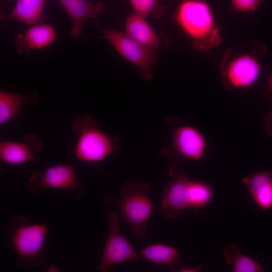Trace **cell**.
Masks as SVG:
<instances>
[{
	"instance_id": "5",
	"label": "cell",
	"mask_w": 272,
	"mask_h": 272,
	"mask_svg": "<svg viewBox=\"0 0 272 272\" xmlns=\"http://www.w3.org/2000/svg\"><path fill=\"white\" fill-rule=\"evenodd\" d=\"M222 81L229 90L245 88L253 85L258 79L260 65L252 53H236L227 50L221 62Z\"/></svg>"
},
{
	"instance_id": "12",
	"label": "cell",
	"mask_w": 272,
	"mask_h": 272,
	"mask_svg": "<svg viewBox=\"0 0 272 272\" xmlns=\"http://www.w3.org/2000/svg\"><path fill=\"white\" fill-rule=\"evenodd\" d=\"M42 146L41 139L33 134L26 135L22 142H3L0 143V159L11 164L34 161L35 154Z\"/></svg>"
},
{
	"instance_id": "11",
	"label": "cell",
	"mask_w": 272,
	"mask_h": 272,
	"mask_svg": "<svg viewBox=\"0 0 272 272\" xmlns=\"http://www.w3.org/2000/svg\"><path fill=\"white\" fill-rule=\"evenodd\" d=\"M56 38V33L52 26L38 23L31 25L24 33L18 34L14 39V43L20 54L28 53L32 50L48 47Z\"/></svg>"
},
{
	"instance_id": "15",
	"label": "cell",
	"mask_w": 272,
	"mask_h": 272,
	"mask_svg": "<svg viewBox=\"0 0 272 272\" xmlns=\"http://www.w3.org/2000/svg\"><path fill=\"white\" fill-rule=\"evenodd\" d=\"M125 29L128 35L154 53L160 49V39L145 17L130 15L125 21Z\"/></svg>"
},
{
	"instance_id": "16",
	"label": "cell",
	"mask_w": 272,
	"mask_h": 272,
	"mask_svg": "<svg viewBox=\"0 0 272 272\" xmlns=\"http://www.w3.org/2000/svg\"><path fill=\"white\" fill-rule=\"evenodd\" d=\"M46 0H17L14 9L3 20H14L28 25H34L45 18L44 9Z\"/></svg>"
},
{
	"instance_id": "13",
	"label": "cell",
	"mask_w": 272,
	"mask_h": 272,
	"mask_svg": "<svg viewBox=\"0 0 272 272\" xmlns=\"http://www.w3.org/2000/svg\"><path fill=\"white\" fill-rule=\"evenodd\" d=\"M69 16L73 27L71 36L79 38L86 22L94 19L101 14L104 9L103 3L93 4L87 0H58Z\"/></svg>"
},
{
	"instance_id": "2",
	"label": "cell",
	"mask_w": 272,
	"mask_h": 272,
	"mask_svg": "<svg viewBox=\"0 0 272 272\" xmlns=\"http://www.w3.org/2000/svg\"><path fill=\"white\" fill-rule=\"evenodd\" d=\"M150 194L147 183L128 182L120 188L119 198L109 195L103 197L105 204L118 209L133 236L139 241L145 238L147 222L153 209Z\"/></svg>"
},
{
	"instance_id": "17",
	"label": "cell",
	"mask_w": 272,
	"mask_h": 272,
	"mask_svg": "<svg viewBox=\"0 0 272 272\" xmlns=\"http://www.w3.org/2000/svg\"><path fill=\"white\" fill-rule=\"evenodd\" d=\"M38 95L34 91L25 94H18L0 91V124L16 118L22 106L28 103L37 102Z\"/></svg>"
},
{
	"instance_id": "23",
	"label": "cell",
	"mask_w": 272,
	"mask_h": 272,
	"mask_svg": "<svg viewBox=\"0 0 272 272\" xmlns=\"http://www.w3.org/2000/svg\"><path fill=\"white\" fill-rule=\"evenodd\" d=\"M268 76V84L266 88L263 92V95L267 100L272 99V73L265 70Z\"/></svg>"
},
{
	"instance_id": "25",
	"label": "cell",
	"mask_w": 272,
	"mask_h": 272,
	"mask_svg": "<svg viewBox=\"0 0 272 272\" xmlns=\"http://www.w3.org/2000/svg\"><path fill=\"white\" fill-rule=\"evenodd\" d=\"M202 267L201 265H197L196 267L191 268H182L180 269V271H197L200 270Z\"/></svg>"
},
{
	"instance_id": "18",
	"label": "cell",
	"mask_w": 272,
	"mask_h": 272,
	"mask_svg": "<svg viewBox=\"0 0 272 272\" xmlns=\"http://www.w3.org/2000/svg\"><path fill=\"white\" fill-rule=\"evenodd\" d=\"M140 255L147 260L157 264H166L173 271L179 258V250L162 243L149 245L140 251Z\"/></svg>"
},
{
	"instance_id": "1",
	"label": "cell",
	"mask_w": 272,
	"mask_h": 272,
	"mask_svg": "<svg viewBox=\"0 0 272 272\" xmlns=\"http://www.w3.org/2000/svg\"><path fill=\"white\" fill-rule=\"evenodd\" d=\"M181 29L192 40L193 47L206 51L219 45L222 38L212 11L203 0H182L174 14Z\"/></svg>"
},
{
	"instance_id": "22",
	"label": "cell",
	"mask_w": 272,
	"mask_h": 272,
	"mask_svg": "<svg viewBox=\"0 0 272 272\" xmlns=\"http://www.w3.org/2000/svg\"><path fill=\"white\" fill-rule=\"evenodd\" d=\"M262 0H231L233 9L236 12H248L257 9Z\"/></svg>"
},
{
	"instance_id": "3",
	"label": "cell",
	"mask_w": 272,
	"mask_h": 272,
	"mask_svg": "<svg viewBox=\"0 0 272 272\" xmlns=\"http://www.w3.org/2000/svg\"><path fill=\"white\" fill-rule=\"evenodd\" d=\"M47 230V225L30 223L23 216H17L7 225L6 231L16 253V267H29L42 263L45 254L44 243Z\"/></svg>"
},
{
	"instance_id": "7",
	"label": "cell",
	"mask_w": 272,
	"mask_h": 272,
	"mask_svg": "<svg viewBox=\"0 0 272 272\" xmlns=\"http://www.w3.org/2000/svg\"><path fill=\"white\" fill-rule=\"evenodd\" d=\"M112 46L125 59L140 69V76L146 80L153 77L152 66L156 61L155 53L126 33L100 27Z\"/></svg>"
},
{
	"instance_id": "6",
	"label": "cell",
	"mask_w": 272,
	"mask_h": 272,
	"mask_svg": "<svg viewBox=\"0 0 272 272\" xmlns=\"http://www.w3.org/2000/svg\"><path fill=\"white\" fill-rule=\"evenodd\" d=\"M170 181L162 193L161 213L168 219H177L186 209H192L191 180L178 166L173 164L170 168Z\"/></svg>"
},
{
	"instance_id": "14",
	"label": "cell",
	"mask_w": 272,
	"mask_h": 272,
	"mask_svg": "<svg viewBox=\"0 0 272 272\" xmlns=\"http://www.w3.org/2000/svg\"><path fill=\"white\" fill-rule=\"evenodd\" d=\"M242 182L259 208L272 209V172L255 173L243 178Z\"/></svg>"
},
{
	"instance_id": "8",
	"label": "cell",
	"mask_w": 272,
	"mask_h": 272,
	"mask_svg": "<svg viewBox=\"0 0 272 272\" xmlns=\"http://www.w3.org/2000/svg\"><path fill=\"white\" fill-rule=\"evenodd\" d=\"M167 124L172 129L171 150L174 155L188 160L198 161L208 149L207 141L203 133L197 128L187 124H179L175 117L167 120Z\"/></svg>"
},
{
	"instance_id": "19",
	"label": "cell",
	"mask_w": 272,
	"mask_h": 272,
	"mask_svg": "<svg viewBox=\"0 0 272 272\" xmlns=\"http://www.w3.org/2000/svg\"><path fill=\"white\" fill-rule=\"evenodd\" d=\"M226 261L232 266L234 272H261V266L255 260L242 254L235 245L226 246L224 252Z\"/></svg>"
},
{
	"instance_id": "24",
	"label": "cell",
	"mask_w": 272,
	"mask_h": 272,
	"mask_svg": "<svg viewBox=\"0 0 272 272\" xmlns=\"http://www.w3.org/2000/svg\"><path fill=\"white\" fill-rule=\"evenodd\" d=\"M264 125L266 133L269 137H272V110L265 117Z\"/></svg>"
},
{
	"instance_id": "4",
	"label": "cell",
	"mask_w": 272,
	"mask_h": 272,
	"mask_svg": "<svg viewBox=\"0 0 272 272\" xmlns=\"http://www.w3.org/2000/svg\"><path fill=\"white\" fill-rule=\"evenodd\" d=\"M97 126L89 115L78 116L72 123V130L79 136L75 156L81 161L99 162L118 151L117 137L107 135Z\"/></svg>"
},
{
	"instance_id": "9",
	"label": "cell",
	"mask_w": 272,
	"mask_h": 272,
	"mask_svg": "<svg viewBox=\"0 0 272 272\" xmlns=\"http://www.w3.org/2000/svg\"><path fill=\"white\" fill-rule=\"evenodd\" d=\"M108 232L106 244L99 265L101 270L111 269L113 265L139 257L125 236L120 233L121 224L118 216L113 211L107 215Z\"/></svg>"
},
{
	"instance_id": "10",
	"label": "cell",
	"mask_w": 272,
	"mask_h": 272,
	"mask_svg": "<svg viewBox=\"0 0 272 272\" xmlns=\"http://www.w3.org/2000/svg\"><path fill=\"white\" fill-rule=\"evenodd\" d=\"M26 186L33 194L42 189H60L72 191L78 198L86 191V188L78 182L75 169L69 165L54 166L43 172L33 174Z\"/></svg>"
},
{
	"instance_id": "20",
	"label": "cell",
	"mask_w": 272,
	"mask_h": 272,
	"mask_svg": "<svg viewBox=\"0 0 272 272\" xmlns=\"http://www.w3.org/2000/svg\"><path fill=\"white\" fill-rule=\"evenodd\" d=\"M213 191L207 183L193 180L192 186V210L196 211L207 206L212 201Z\"/></svg>"
},
{
	"instance_id": "21",
	"label": "cell",
	"mask_w": 272,
	"mask_h": 272,
	"mask_svg": "<svg viewBox=\"0 0 272 272\" xmlns=\"http://www.w3.org/2000/svg\"><path fill=\"white\" fill-rule=\"evenodd\" d=\"M134 13L146 17L160 18L166 11L160 0H129Z\"/></svg>"
}]
</instances>
